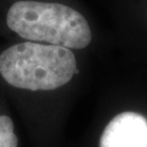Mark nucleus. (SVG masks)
<instances>
[{"label": "nucleus", "instance_id": "obj_4", "mask_svg": "<svg viewBox=\"0 0 147 147\" xmlns=\"http://www.w3.org/2000/svg\"><path fill=\"white\" fill-rule=\"evenodd\" d=\"M14 124L9 117L0 116V147H18Z\"/></svg>", "mask_w": 147, "mask_h": 147}, {"label": "nucleus", "instance_id": "obj_3", "mask_svg": "<svg viewBox=\"0 0 147 147\" xmlns=\"http://www.w3.org/2000/svg\"><path fill=\"white\" fill-rule=\"evenodd\" d=\"M100 147H147V119L125 111L109 122L100 137Z\"/></svg>", "mask_w": 147, "mask_h": 147}, {"label": "nucleus", "instance_id": "obj_2", "mask_svg": "<svg viewBox=\"0 0 147 147\" xmlns=\"http://www.w3.org/2000/svg\"><path fill=\"white\" fill-rule=\"evenodd\" d=\"M7 25L30 42H46L69 49L85 48L92 40L86 19L79 11L61 3L16 1L8 11Z\"/></svg>", "mask_w": 147, "mask_h": 147}, {"label": "nucleus", "instance_id": "obj_1", "mask_svg": "<svg viewBox=\"0 0 147 147\" xmlns=\"http://www.w3.org/2000/svg\"><path fill=\"white\" fill-rule=\"evenodd\" d=\"M78 72L74 53L61 46L28 40L0 55V74L16 88L53 90L67 84Z\"/></svg>", "mask_w": 147, "mask_h": 147}]
</instances>
